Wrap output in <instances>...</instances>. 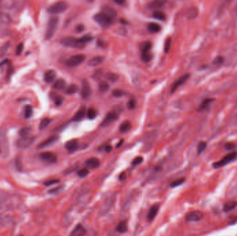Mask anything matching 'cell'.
I'll return each instance as SVG.
<instances>
[{
	"instance_id": "1",
	"label": "cell",
	"mask_w": 237,
	"mask_h": 236,
	"mask_svg": "<svg viewBox=\"0 0 237 236\" xmlns=\"http://www.w3.org/2000/svg\"><path fill=\"white\" fill-rule=\"evenodd\" d=\"M59 18L58 17H51L48 22L47 30L45 33V40H50L53 37L58 29Z\"/></svg>"
},
{
	"instance_id": "2",
	"label": "cell",
	"mask_w": 237,
	"mask_h": 236,
	"mask_svg": "<svg viewBox=\"0 0 237 236\" xmlns=\"http://www.w3.org/2000/svg\"><path fill=\"white\" fill-rule=\"evenodd\" d=\"M62 45L67 47H71L74 48H83L86 45L81 42V40L74 37H65L61 40Z\"/></svg>"
},
{
	"instance_id": "3",
	"label": "cell",
	"mask_w": 237,
	"mask_h": 236,
	"mask_svg": "<svg viewBox=\"0 0 237 236\" xmlns=\"http://www.w3.org/2000/svg\"><path fill=\"white\" fill-rule=\"evenodd\" d=\"M69 4L65 2H58L48 8L47 11L50 14L57 15L65 12L68 9Z\"/></svg>"
},
{
	"instance_id": "4",
	"label": "cell",
	"mask_w": 237,
	"mask_h": 236,
	"mask_svg": "<svg viewBox=\"0 0 237 236\" xmlns=\"http://www.w3.org/2000/svg\"><path fill=\"white\" fill-rule=\"evenodd\" d=\"M237 158V152L236 151H232V152L226 155L224 157L221 159L220 161H217L213 163V167L214 168H219L223 167L227 164L230 163L232 161H233Z\"/></svg>"
},
{
	"instance_id": "5",
	"label": "cell",
	"mask_w": 237,
	"mask_h": 236,
	"mask_svg": "<svg viewBox=\"0 0 237 236\" xmlns=\"http://www.w3.org/2000/svg\"><path fill=\"white\" fill-rule=\"evenodd\" d=\"M86 59V56L83 54H77L71 56L66 60L65 65L68 67H75L83 63Z\"/></svg>"
},
{
	"instance_id": "6",
	"label": "cell",
	"mask_w": 237,
	"mask_h": 236,
	"mask_svg": "<svg viewBox=\"0 0 237 236\" xmlns=\"http://www.w3.org/2000/svg\"><path fill=\"white\" fill-rule=\"evenodd\" d=\"M94 20L98 24H99L101 27L104 28L110 27L112 24V20L103 13H99L94 15Z\"/></svg>"
},
{
	"instance_id": "7",
	"label": "cell",
	"mask_w": 237,
	"mask_h": 236,
	"mask_svg": "<svg viewBox=\"0 0 237 236\" xmlns=\"http://www.w3.org/2000/svg\"><path fill=\"white\" fill-rule=\"evenodd\" d=\"M204 215L201 211H194L189 213L185 216V220L187 222H196L202 219Z\"/></svg>"
},
{
	"instance_id": "8",
	"label": "cell",
	"mask_w": 237,
	"mask_h": 236,
	"mask_svg": "<svg viewBox=\"0 0 237 236\" xmlns=\"http://www.w3.org/2000/svg\"><path fill=\"white\" fill-rule=\"evenodd\" d=\"M81 94L82 98L85 100L89 99L92 95L91 87H90L89 83L86 80H84L82 82Z\"/></svg>"
},
{
	"instance_id": "9",
	"label": "cell",
	"mask_w": 237,
	"mask_h": 236,
	"mask_svg": "<svg viewBox=\"0 0 237 236\" xmlns=\"http://www.w3.org/2000/svg\"><path fill=\"white\" fill-rule=\"evenodd\" d=\"M35 139V137H22L17 141L16 145L18 148L24 149V148H29V146L34 142Z\"/></svg>"
},
{
	"instance_id": "10",
	"label": "cell",
	"mask_w": 237,
	"mask_h": 236,
	"mask_svg": "<svg viewBox=\"0 0 237 236\" xmlns=\"http://www.w3.org/2000/svg\"><path fill=\"white\" fill-rule=\"evenodd\" d=\"M40 158L42 161H45L46 162L52 163H55L57 161V156L51 152H44L40 155Z\"/></svg>"
},
{
	"instance_id": "11",
	"label": "cell",
	"mask_w": 237,
	"mask_h": 236,
	"mask_svg": "<svg viewBox=\"0 0 237 236\" xmlns=\"http://www.w3.org/2000/svg\"><path fill=\"white\" fill-rule=\"evenodd\" d=\"M118 119V114L117 113L115 112H110L105 116L104 120H103L102 123H101V126L102 127H106L108 125H109L115 121L116 120Z\"/></svg>"
},
{
	"instance_id": "12",
	"label": "cell",
	"mask_w": 237,
	"mask_h": 236,
	"mask_svg": "<svg viewBox=\"0 0 237 236\" xmlns=\"http://www.w3.org/2000/svg\"><path fill=\"white\" fill-rule=\"evenodd\" d=\"M189 77H190V74L186 73V74H184V75L180 77V78L177 81L175 82L174 84H173L172 88H171L172 93H173V92L176 91L178 87H180V86H182V84H184L185 83H186L188 79L189 78Z\"/></svg>"
},
{
	"instance_id": "13",
	"label": "cell",
	"mask_w": 237,
	"mask_h": 236,
	"mask_svg": "<svg viewBox=\"0 0 237 236\" xmlns=\"http://www.w3.org/2000/svg\"><path fill=\"white\" fill-rule=\"evenodd\" d=\"M101 13L105 14L107 17H109V18L113 20V19H115L117 15V13L115 11V9H113V8L110 7L109 6H104L102 8V11Z\"/></svg>"
},
{
	"instance_id": "14",
	"label": "cell",
	"mask_w": 237,
	"mask_h": 236,
	"mask_svg": "<svg viewBox=\"0 0 237 236\" xmlns=\"http://www.w3.org/2000/svg\"><path fill=\"white\" fill-rule=\"evenodd\" d=\"M58 139H59V137L58 136H52V137L48 138L47 139L44 141L42 143H41L40 144L38 145V148H39V149H42V148L49 147V146L53 145V143L57 142Z\"/></svg>"
},
{
	"instance_id": "15",
	"label": "cell",
	"mask_w": 237,
	"mask_h": 236,
	"mask_svg": "<svg viewBox=\"0 0 237 236\" xmlns=\"http://www.w3.org/2000/svg\"><path fill=\"white\" fill-rule=\"evenodd\" d=\"M159 209V205L158 204H154L151 207L147 215V220L148 222H151L154 220V218L155 217L157 214H158Z\"/></svg>"
},
{
	"instance_id": "16",
	"label": "cell",
	"mask_w": 237,
	"mask_h": 236,
	"mask_svg": "<svg viewBox=\"0 0 237 236\" xmlns=\"http://www.w3.org/2000/svg\"><path fill=\"white\" fill-rule=\"evenodd\" d=\"M86 234V230L83 226L78 224L70 233L69 236H85Z\"/></svg>"
},
{
	"instance_id": "17",
	"label": "cell",
	"mask_w": 237,
	"mask_h": 236,
	"mask_svg": "<svg viewBox=\"0 0 237 236\" xmlns=\"http://www.w3.org/2000/svg\"><path fill=\"white\" fill-rule=\"evenodd\" d=\"M65 147L69 152H75L78 148V141L76 139H72L69 141H67L65 143Z\"/></svg>"
},
{
	"instance_id": "18",
	"label": "cell",
	"mask_w": 237,
	"mask_h": 236,
	"mask_svg": "<svg viewBox=\"0 0 237 236\" xmlns=\"http://www.w3.org/2000/svg\"><path fill=\"white\" fill-rule=\"evenodd\" d=\"M104 59H105L104 57H103V56H101V55L95 56V57L90 59V60L88 61L87 65H88L89 66L95 67V66H99L104 63Z\"/></svg>"
},
{
	"instance_id": "19",
	"label": "cell",
	"mask_w": 237,
	"mask_h": 236,
	"mask_svg": "<svg viewBox=\"0 0 237 236\" xmlns=\"http://www.w3.org/2000/svg\"><path fill=\"white\" fill-rule=\"evenodd\" d=\"M86 165L88 168L95 169L100 166V161L99 159L95 157L89 158L86 160Z\"/></svg>"
},
{
	"instance_id": "20",
	"label": "cell",
	"mask_w": 237,
	"mask_h": 236,
	"mask_svg": "<svg viewBox=\"0 0 237 236\" xmlns=\"http://www.w3.org/2000/svg\"><path fill=\"white\" fill-rule=\"evenodd\" d=\"M86 107L83 106L78 109V111L76 113L75 115H74L73 118V120H74L75 122H78V121H80V120H83L84 119V117L86 116Z\"/></svg>"
},
{
	"instance_id": "21",
	"label": "cell",
	"mask_w": 237,
	"mask_h": 236,
	"mask_svg": "<svg viewBox=\"0 0 237 236\" xmlns=\"http://www.w3.org/2000/svg\"><path fill=\"white\" fill-rule=\"evenodd\" d=\"M56 77V73L54 70H48L46 71V73H45V76H44V78H45V80L46 83H51L52 82L54 81Z\"/></svg>"
},
{
	"instance_id": "22",
	"label": "cell",
	"mask_w": 237,
	"mask_h": 236,
	"mask_svg": "<svg viewBox=\"0 0 237 236\" xmlns=\"http://www.w3.org/2000/svg\"><path fill=\"white\" fill-rule=\"evenodd\" d=\"M166 2V1H163V0H156V1L149 2L148 4V7L150 9H158L163 7Z\"/></svg>"
},
{
	"instance_id": "23",
	"label": "cell",
	"mask_w": 237,
	"mask_h": 236,
	"mask_svg": "<svg viewBox=\"0 0 237 236\" xmlns=\"http://www.w3.org/2000/svg\"><path fill=\"white\" fill-rule=\"evenodd\" d=\"M214 98H205L204 101H203L201 104L200 105L199 107H198L197 111L198 112H203L205 111V110L207 109L209 107H210V105H211V103L214 101Z\"/></svg>"
},
{
	"instance_id": "24",
	"label": "cell",
	"mask_w": 237,
	"mask_h": 236,
	"mask_svg": "<svg viewBox=\"0 0 237 236\" xmlns=\"http://www.w3.org/2000/svg\"><path fill=\"white\" fill-rule=\"evenodd\" d=\"M237 206V202L236 201H230L224 204L223 206V211L228 213L234 210Z\"/></svg>"
},
{
	"instance_id": "25",
	"label": "cell",
	"mask_w": 237,
	"mask_h": 236,
	"mask_svg": "<svg viewBox=\"0 0 237 236\" xmlns=\"http://www.w3.org/2000/svg\"><path fill=\"white\" fill-rule=\"evenodd\" d=\"M161 26L157 24V23H154V22H151L149 23L148 25V30L152 33H158L161 30Z\"/></svg>"
},
{
	"instance_id": "26",
	"label": "cell",
	"mask_w": 237,
	"mask_h": 236,
	"mask_svg": "<svg viewBox=\"0 0 237 236\" xmlns=\"http://www.w3.org/2000/svg\"><path fill=\"white\" fill-rule=\"evenodd\" d=\"M66 87V82L63 79H58L53 84V88L58 90H63Z\"/></svg>"
},
{
	"instance_id": "27",
	"label": "cell",
	"mask_w": 237,
	"mask_h": 236,
	"mask_svg": "<svg viewBox=\"0 0 237 236\" xmlns=\"http://www.w3.org/2000/svg\"><path fill=\"white\" fill-rule=\"evenodd\" d=\"M117 231L120 233H125L128 231V223L126 221H122L119 223L117 227Z\"/></svg>"
},
{
	"instance_id": "28",
	"label": "cell",
	"mask_w": 237,
	"mask_h": 236,
	"mask_svg": "<svg viewBox=\"0 0 237 236\" xmlns=\"http://www.w3.org/2000/svg\"><path fill=\"white\" fill-rule=\"evenodd\" d=\"M131 128V123L128 120L123 121L119 126V131L122 133H126L128 132Z\"/></svg>"
},
{
	"instance_id": "29",
	"label": "cell",
	"mask_w": 237,
	"mask_h": 236,
	"mask_svg": "<svg viewBox=\"0 0 237 236\" xmlns=\"http://www.w3.org/2000/svg\"><path fill=\"white\" fill-rule=\"evenodd\" d=\"M152 47V44L149 42V41H145V42H143L140 44V48L141 52H148V51H150Z\"/></svg>"
},
{
	"instance_id": "30",
	"label": "cell",
	"mask_w": 237,
	"mask_h": 236,
	"mask_svg": "<svg viewBox=\"0 0 237 236\" xmlns=\"http://www.w3.org/2000/svg\"><path fill=\"white\" fill-rule=\"evenodd\" d=\"M11 22V19H10L9 15H8L4 13H0V24L3 25H8Z\"/></svg>"
},
{
	"instance_id": "31",
	"label": "cell",
	"mask_w": 237,
	"mask_h": 236,
	"mask_svg": "<svg viewBox=\"0 0 237 236\" xmlns=\"http://www.w3.org/2000/svg\"><path fill=\"white\" fill-rule=\"evenodd\" d=\"M53 95H51V98L53 100L54 103L56 106H60L63 103L64 101V98L62 97L60 95H58L56 94H51Z\"/></svg>"
},
{
	"instance_id": "32",
	"label": "cell",
	"mask_w": 237,
	"mask_h": 236,
	"mask_svg": "<svg viewBox=\"0 0 237 236\" xmlns=\"http://www.w3.org/2000/svg\"><path fill=\"white\" fill-rule=\"evenodd\" d=\"M78 87L76 85V84H71L69 85L67 88L66 89V94H69V95H71V94H76V92H78Z\"/></svg>"
},
{
	"instance_id": "33",
	"label": "cell",
	"mask_w": 237,
	"mask_h": 236,
	"mask_svg": "<svg viewBox=\"0 0 237 236\" xmlns=\"http://www.w3.org/2000/svg\"><path fill=\"white\" fill-rule=\"evenodd\" d=\"M198 15V10L197 9H195V7H192L190 9L188 10L187 13V17H188V19L191 20L195 18Z\"/></svg>"
},
{
	"instance_id": "34",
	"label": "cell",
	"mask_w": 237,
	"mask_h": 236,
	"mask_svg": "<svg viewBox=\"0 0 237 236\" xmlns=\"http://www.w3.org/2000/svg\"><path fill=\"white\" fill-rule=\"evenodd\" d=\"M153 17L155 19L164 21L166 20V15L163 12L159 11H155L153 13Z\"/></svg>"
},
{
	"instance_id": "35",
	"label": "cell",
	"mask_w": 237,
	"mask_h": 236,
	"mask_svg": "<svg viewBox=\"0 0 237 236\" xmlns=\"http://www.w3.org/2000/svg\"><path fill=\"white\" fill-rule=\"evenodd\" d=\"M105 78L110 82H112V83L117 82L119 80V76L117 74L112 72H108L105 74Z\"/></svg>"
},
{
	"instance_id": "36",
	"label": "cell",
	"mask_w": 237,
	"mask_h": 236,
	"mask_svg": "<svg viewBox=\"0 0 237 236\" xmlns=\"http://www.w3.org/2000/svg\"><path fill=\"white\" fill-rule=\"evenodd\" d=\"M141 58L144 63H148L151 60L152 55L149 51H148V52H142L141 55Z\"/></svg>"
},
{
	"instance_id": "37",
	"label": "cell",
	"mask_w": 237,
	"mask_h": 236,
	"mask_svg": "<svg viewBox=\"0 0 237 236\" xmlns=\"http://www.w3.org/2000/svg\"><path fill=\"white\" fill-rule=\"evenodd\" d=\"M51 122V120L49 119H48V118L43 119L42 120H41V122L40 123V126H39L40 130H42L44 129H45V128L50 124Z\"/></svg>"
},
{
	"instance_id": "38",
	"label": "cell",
	"mask_w": 237,
	"mask_h": 236,
	"mask_svg": "<svg viewBox=\"0 0 237 236\" xmlns=\"http://www.w3.org/2000/svg\"><path fill=\"white\" fill-rule=\"evenodd\" d=\"M31 129L30 127H24L22 128L19 132V135L22 137H27L30 134Z\"/></svg>"
},
{
	"instance_id": "39",
	"label": "cell",
	"mask_w": 237,
	"mask_h": 236,
	"mask_svg": "<svg viewBox=\"0 0 237 236\" xmlns=\"http://www.w3.org/2000/svg\"><path fill=\"white\" fill-rule=\"evenodd\" d=\"M224 61H225V59H224L223 56L219 55L213 59V60L212 61V63L216 66H221L223 65Z\"/></svg>"
},
{
	"instance_id": "40",
	"label": "cell",
	"mask_w": 237,
	"mask_h": 236,
	"mask_svg": "<svg viewBox=\"0 0 237 236\" xmlns=\"http://www.w3.org/2000/svg\"><path fill=\"white\" fill-rule=\"evenodd\" d=\"M99 90L102 91V92H105L107 91L108 89L110 88V84H108L107 82L103 81L101 82L99 84Z\"/></svg>"
},
{
	"instance_id": "41",
	"label": "cell",
	"mask_w": 237,
	"mask_h": 236,
	"mask_svg": "<svg viewBox=\"0 0 237 236\" xmlns=\"http://www.w3.org/2000/svg\"><path fill=\"white\" fill-rule=\"evenodd\" d=\"M33 114V108L31 105H27L24 110V116L26 119H29Z\"/></svg>"
},
{
	"instance_id": "42",
	"label": "cell",
	"mask_w": 237,
	"mask_h": 236,
	"mask_svg": "<svg viewBox=\"0 0 237 236\" xmlns=\"http://www.w3.org/2000/svg\"><path fill=\"white\" fill-rule=\"evenodd\" d=\"M206 147H207V143L205 141H200L198 143V147H197V152L198 155L201 154L203 151L205 150Z\"/></svg>"
},
{
	"instance_id": "43",
	"label": "cell",
	"mask_w": 237,
	"mask_h": 236,
	"mask_svg": "<svg viewBox=\"0 0 237 236\" xmlns=\"http://www.w3.org/2000/svg\"><path fill=\"white\" fill-rule=\"evenodd\" d=\"M185 181V179L184 178H180L177 179V180H175L174 181H173L171 184V188H176V187L179 186L180 185H182V184Z\"/></svg>"
},
{
	"instance_id": "44",
	"label": "cell",
	"mask_w": 237,
	"mask_h": 236,
	"mask_svg": "<svg viewBox=\"0 0 237 236\" xmlns=\"http://www.w3.org/2000/svg\"><path fill=\"white\" fill-rule=\"evenodd\" d=\"M87 115L88 119H94L97 116V112L94 108H89L87 112Z\"/></svg>"
},
{
	"instance_id": "45",
	"label": "cell",
	"mask_w": 237,
	"mask_h": 236,
	"mask_svg": "<svg viewBox=\"0 0 237 236\" xmlns=\"http://www.w3.org/2000/svg\"><path fill=\"white\" fill-rule=\"evenodd\" d=\"M171 38H168L165 42V45H164V51L166 53H168L170 48H171Z\"/></svg>"
},
{
	"instance_id": "46",
	"label": "cell",
	"mask_w": 237,
	"mask_h": 236,
	"mask_svg": "<svg viewBox=\"0 0 237 236\" xmlns=\"http://www.w3.org/2000/svg\"><path fill=\"white\" fill-rule=\"evenodd\" d=\"M124 94L125 92L120 89H116L112 91V95L115 97H122L124 95Z\"/></svg>"
},
{
	"instance_id": "47",
	"label": "cell",
	"mask_w": 237,
	"mask_h": 236,
	"mask_svg": "<svg viewBox=\"0 0 237 236\" xmlns=\"http://www.w3.org/2000/svg\"><path fill=\"white\" fill-rule=\"evenodd\" d=\"M80 40H81L82 42L86 45V43L89 42H90V41H92V40H93V38H92L91 35H84V36L80 38Z\"/></svg>"
},
{
	"instance_id": "48",
	"label": "cell",
	"mask_w": 237,
	"mask_h": 236,
	"mask_svg": "<svg viewBox=\"0 0 237 236\" xmlns=\"http://www.w3.org/2000/svg\"><path fill=\"white\" fill-rule=\"evenodd\" d=\"M77 174H78L80 177H86L89 174V170L87 168H83L80 170Z\"/></svg>"
},
{
	"instance_id": "49",
	"label": "cell",
	"mask_w": 237,
	"mask_h": 236,
	"mask_svg": "<svg viewBox=\"0 0 237 236\" xmlns=\"http://www.w3.org/2000/svg\"><path fill=\"white\" fill-rule=\"evenodd\" d=\"M63 188H64V186H59L57 187H55V188L49 190V193L50 194L57 193H59V192H60Z\"/></svg>"
},
{
	"instance_id": "50",
	"label": "cell",
	"mask_w": 237,
	"mask_h": 236,
	"mask_svg": "<svg viewBox=\"0 0 237 236\" xmlns=\"http://www.w3.org/2000/svg\"><path fill=\"white\" fill-rule=\"evenodd\" d=\"M60 182V180L59 179H51V180H49L45 181L44 183V185L46 186H52L54 185V184H56Z\"/></svg>"
},
{
	"instance_id": "51",
	"label": "cell",
	"mask_w": 237,
	"mask_h": 236,
	"mask_svg": "<svg viewBox=\"0 0 237 236\" xmlns=\"http://www.w3.org/2000/svg\"><path fill=\"white\" fill-rule=\"evenodd\" d=\"M136 101L135 99H130L128 102V108L129 109H133L136 107Z\"/></svg>"
},
{
	"instance_id": "52",
	"label": "cell",
	"mask_w": 237,
	"mask_h": 236,
	"mask_svg": "<svg viewBox=\"0 0 237 236\" xmlns=\"http://www.w3.org/2000/svg\"><path fill=\"white\" fill-rule=\"evenodd\" d=\"M143 161V157H141V156H137V157L135 158V159H134L133 161V166H137L139 165V164H140L142 163Z\"/></svg>"
},
{
	"instance_id": "53",
	"label": "cell",
	"mask_w": 237,
	"mask_h": 236,
	"mask_svg": "<svg viewBox=\"0 0 237 236\" xmlns=\"http://www.w3.org/2000/svg\"><path fill=\"white\" fill-rule=\"evenodd\" d=\"M225 148L228 150H232L236 148V145L233 143H227L225 145Z\"/></svg>"
},
{
	"instance_id": "54",
	"label": "cell",
	"mask_w": 237,
	"mask_h": 236,
	"mask_svg": "<svg viewBox=\"0 0 237 236\" xmlns=\"http://www.w3.org/2000/svg\"><path fill=\"white\" fill-rule=\"evenodd\" d=\"M23 48H24V44L23 43H20L19 45H18V46L17 47V48H16V54L17 55H20V54H21L22 51H23Z\"/></svg>"
},
{
	"instance_id": "55",
	"label": "cell",
	"mask_w": 237,
	"mask_h": 236,
	"mask_svg": "<svg viewBox=\"0 0 237 236\" xmlns=\"http://www.w3.org/2000/svg\"><path fill=\"white\" fill-rule=\"evenodd\" d=\"M76 29L77 31L81 33L82 31H83V30H85V27L83 24H79L76 27Z\"/></svg>"
},
{
	"instance_id": "56",
	"label": "cell",
	"mask_w": 237,
	"mask_h": 236,
	"mask_svg": "<svg viewBox=\"0 0 237 236\" xmlns=\"http://www.w3.org/2000/svg\"><path fill=\"white\" fill-rule=\"evenodd\" d=\"M105 151H106L107 152H111V151H112V148L111 145H107L106 147H105Z\"/></svg>"
},
{
	"instance_id": "57",
	"label": "cell",
	"mask_w": 237,
	"mask_h": 236,
	"mask_svg": "<svg viewBox=\"0 0 237 236\" xmlns=\"http://www.w3.org/2000/svg\"><path fill=\"white\" fill-rule=\"evenodd\" d=\"M126 174H125V173H122V174H121V175L119 176V179H120L121 181H123V180H124V179H126Z\"/></svg>"
},
{
	"instance_id": "58",
	"label": "cell",
	"mask_w": 237,
	"mask_h": 236,
	"mask_svg": "<svg viewBox=\"0 0 237 236\" xmlns=\"http://www.w3.org/2000/svg\"><path fill=\"white\" fill-rule=\"evenodd\" d=\"M115 2L116 4H119V5H123V4H125V1H123V0L122 1H119H119H115Z\"/></svg>"
},
{
	"instance_id": "59",
	"label": "cell",
	"mask_w": 237,
	"mask_h": 236,
	"mask_svg": "<svg viewBox=\"0 0 237 236\" xmlns=\"http://www.w3.org/2000/svg\"><path fill=\"white\" fill-rule=\"evenodd\" d=\"M7 62H8V60H4L2 61V62L0 63V67H1L2 65H4V64H6Z\"/></svg>"
},
{
	"instance_id": "60",
	"label": "cell",
	"mask_w": 237,
	"mask_h": 236,
	"mask_svg": "<svg viewBox=\"0 0 237 236\" xmlns=\"http://www.w3.org/2000/svg\"><path fill=\"white\" fill-rule=\"evenodd\" d=\"M123 139H122V140H121V141H120V142H119V143H118V145H117V148H119V147H120V146H121V145H122V143H123Z\"/></svg>"
},
{
	"instance_id": "61",
	"label": "cell",
	"mask_w": 237,
	"mask_h": 236,
	"mask_svg": "<svg viewBox=\"0 0 237 236\" xmlns=\"http://www.w3.org/2000/svg\"><path fill=\"white\" fill-rule=\"evenodd\" d=\"M21 236H23V235H21Z\"/></svg>"
}]
</instances>
